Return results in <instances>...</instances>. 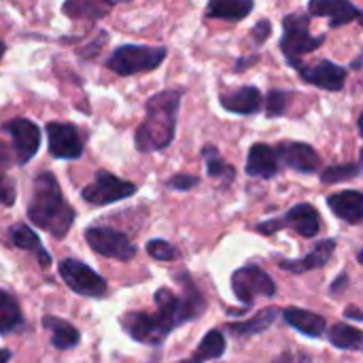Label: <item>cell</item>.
Instances as JSON below:
<instances>
[{
	"mask_svg": "<svg viewBox=\"0 0 363 363\" xmlns=\"http://www.w3.org/2000/svg\"><path fill=\"white\" fill-rule=\"evenodd\" d=\"M28 219L32 221V225L49 232L57 240L66 238L74 223V208L68 204L57 179L49 170L38 172L32 183Z\"/></svg>",
	"mask_w": 363,
	"mask_h": 363,
	"instance_id": "1",
	"label": "cell"
},
{
	"mask_svg": "<svg viewBox=\"0 0 363 363\" xmlns=\"http://www.w3.org/2000/svg\"><path fill=\"white\" fill-rule=\"evenodd\" d=\"M183 89H164L147 100L145 119L136 128L134 143L140 153L162 151L172 145Z\"/></svg>",
	"mask_w": 363,
	"mask_h": 363,
	"instance_id": "2",
	"label": "cell"
},
{
	"mask_svg": "<svg viewBox=\"0 0 363 363\" xmlns=\"http://www.w3.org/2000/svg\"><path fill=\"white\" fill-rule=\"evenodd\" d=\"M177 281L183 285L181 296H177L174 291H170L168 287H160L155 291V306L157 311L153 313V317L157 319V323L170 334L172 330L185 325L191 319H198L204 311H206V300L200 294V289L196 287V283L189 279V274H179Z\"/></svg>",
	"mask_w": 363,
	"mask_h": 363,
	"instance_id": "3",
	"label": "cell"
},
{
	"mask_svg": "<svg viewBox=\"0 0 363 363\" xmlns=\"http://www.w3.org/2000/svg\"><path fill=\"white\" fill-rule=\"evenodd\" d=\"M166 55H168L166 47L121 45L106 60V68L113 70L119 77H130V74H138V72H151L166 60Z\"/></svg>",
	"mask_w": 363,
	"mask_h": 363,
	"instance_id": "4",
	"label": "cell"
},
{
	"mask_svg": "<svg viewBox=\"0 0 363 363\" xmlns=\"http://www.w3.org/2000/svg\"><path fill=\"white\" fill-rule=\"evenodd\" d=\"M311 17L308 15H287L283 19V38H281V51L287 57V62L294 68L302 66V57L311 51H315L319 45H323V36H313L308 32Z\"/></svg>",
	"mask_w": 363,
	"mask_h": 363,
	"instance_id": "5",
	"label": "cell"
},
{
	"mask_svg": "<svg viewBox=\"0 0 363 363\" xmlns=\"http://www.w3.org/2000/svg\"><path fill=\"white\" fill-rule=\"evenodd\" d=\"M279 230H294L304 238H315L321 232V215L319 211L308 204V202H300L294 208H289L283 217L279 219H270L257 225V232L270 236Z\"/></svg>",
	"mask_w": 363,
	"mask_h": 363,
	"instance_id": "6",
	"label": "cell"
},
{
	"mask_svg": "<svg viewBox=\"0 0 363 363\" xmlns=\"http://www.w3.org/2000/svg\"><path fill=\"white\" fill-rule=\"evenodd\" d=\"M138 191V187L130 181H123L106 170H98L94 181L81 189V198L94 206H106L121 202L125 198H132Z\"/></svg>",
	"mask_w": 363,
	"mask_h": 363,
	"instance_id": "7",
	"label": "cell"
},
{
	"mask_svg": "<svg viewBox=\"0 0 363 363\" xmlns=\"http://www.w3.org/2000/svg\"><path fill=\"white\" fill-rule=\"evenodd\" d=\"M232 291L247 308H251L257 298H272L277 285L259 266H245L232 274Z\"/></svg>",
	"mask_w": 363,
	"mask_h": 363,
	"instance_id": "8",
	"label": "cell"
},
{
	"mask_svg": "<svg viewBox=\"0 0 363 363\" xmlns=\"http://www.w3.org/2000/svg\"><path fill=\"white\" fill-rule=\"evenodd\" d=\"M60 277L62 281L77 294V296H83V298H104L106 296V281L94 272L87 264L79 262V259H62L60 266Z\"/></svg>",
	"mask_w": 363,
	"mask_h": 363,
	"instance_id": "9",
	"label": "cell"
},
{
	"mask_svg": "<svg viewBox=\"0 0 363 363\" xmlns=\"http://www.w3.org/2000/svg\"><path fill=\"white\" fill-rule=\"evenodd\" d=\"M85 240H87L89 249L102 257L130 262L136 255V245L130 242V238L123 232H117L113 228L91 225L85 230Z\"/></svg>",
	"mask_w": 363,
	"mask_h": 363,
	"instance_id": "10",
	"label": "cell"
},
{
	"mask_svg": "<svg viewBox=\"0 0 363 363\" xmlns=\"http://www.w3.org/2000/svg\"><path fill=\"white\" fill-rule=\"evenodd\" d=\"M2 130L11 136L13 140V149H15V160L19 166H26L38 151L40 147V128L26 119V117H15L9 119Z\"/></svg>",
	"mask_w": 363,
	"mask_h": 363,
	"instance_id": "11",
	"label": "cell"
},
{
	"mask_svg": "<svg viewBox=\"0 0 363 363\" xmlns=\"http://www.w3.org/2000/svg\"><path fill=\"white\" fill-rule=\"evenodd\" d=\"M47 138H49V153L55 160H79L83 155L85 143L81 132L72 123L64 121H49L47 123Z\"/></svg>",
	"mask_w": 363,
	"mask_h": 363,
	"instance_id": "12",
	"label": "cell"
},
{
	"mask_svg": "<svg viewBox=\"0 0 363 363\" xmlns=\"http://www.w3.org/2000/svg\"><path fill=\"white\" fill-rule=\"evenodd\" d=\"M121 328L132 340L149 347H160L168 338V332L157 323V319L151 313H140V311L125 313L121 317Z\"/></svg>",
	"mask_w": 363,
	"mask_h": 363,
	"instance_id": "13",
	"label": "cell"
},
{
	"mask_svg": "<svg viewBox=\"0 0 363 363\" xmlns=\"http://www.w3.org/2000/svg\"><path fill=\"white\" fill-rule=\"evenodd\" d=\"M277 157L283 166L302 172V174H313L321 168V157L319 153L306 145V143H296V140H283L274 147Z\"/></svg>",
	"mask_w": 363,
	"mask_h": 363,
	"instance_id": "14",
	"label": "cell"
},
{
	"mask_svg": "<svg viewBox=\"0 0 363 363\" xmlns=\"http://www.w3.org/2000/svg\"><path fill=\"white\" fill-rule=\"evenodd\" d=\"M300 77L325 91H340L347 83V68L330 62V60H319L315 64H304L298 68Z\"/></svg>",
	"mask_w": 363,
	"mask_h": 363,
	"instance_id": "15",
	"label": "cell"
},
{
	"mask_svg": "<svg viewBox=\"0 0 363 363\" xmlns=\"http://www.w3.org/2000/svg\"><path fill=\"white\" fill-rule=\"evenodd\" d=\"M219 102L225 111L236 115H255L262 111V91L255 85H240L236 89L223 91L219 96Z\"/></svg>",
	"mask_w": 363,
	"mask_h": 363,
	"instance_id": "16",
	"label": "cell"
},
{
	"mask_svg": "<svg viewBox=\"0 0 363 363\" xmlns=\"http://www.w3.org/2000/svg\"><path fill=\"white\" fill-rule=\"evenodd\" d=\"M308 11H311V15L330 17L332 28H342V26L359 19V13H362V9H357L349 0H313L308 4Z\"/></svg>",
	"mask_w": 363,
	"mask_h": 363,
	"instance_id": "17",
	"label": "cell"
},
{
	"mask_svg": "<svg viewBox=\"0 0 363 363\" xmlns=\"http://www.w3.org/2000/svg\"><path fill=\"white\" fill-rule=\"evenodd\" d=\"M328 206L338 219H342L351 225H357L363 221V191L345 189V191L330 194Z\"/></svg>",
	"mask_w": 363,
	"mask_h": 363,
	"instance_id": "18",
	"label": "cell"
},
{
	"mask_svg": "<svg viewBox=\"0 0 363 363\" xmlns=\"http://www.w3.org/2000/svg\"><path fill=\"white\" fill-rule=\"evenodd\" d=\"M247 174L253 179H274L279 174V157L274 147L257 143L247 153Z\"/></svg>",
	"mask_w": 363,
	"mask_h": 363,
	"instance_id": "19",
	"label": "cell"
},
{
	"mask_svg": "<svg viewBox=\"0 0 363 363\" xmlns=\"http://www.w3.org/2000/svg\"><path fill=\"white\" fill-rule=\"evenodd\" d=\"M336 251V240L334 238H325L321 242L315 245L313 251H308L302 259H283L279 262V266L287 272H294V274H302V272H311V270H317V268H323L332 255Z\"/></svg>",
	"mask_w": 363,
	"mask_h": 363,
	"instance_id": "20",
	"label": "cell"
},
{
	"mask_svg": "<svg viewBox=\"0 0 363 363\" xmlns=\"http://www.w3.org/2000/svg\"><path fill=\"white\" fill-rule=\"evenodd\" d=\"M9 238H11V245H13V247H17V249H21V251H30V253L36 257V262H38V266H40L43 270L49 268L51 255H49V251L43 247L40 238L36 236V232H32L30 225H23V223L11 225V228H9Z\"/></svg>",
	"mask_w": 363,
	"mask_h": 363,
	"instance_id": "21",
	"label": "cell"
},
{
	"mask_svg": "<svg viewBox=\"0 0 363 363\" xmlns=\"http://www.w3.org/2000/svg\"><path fill=\"white\" fill-rule=\"evenodd\" d=\"M283 319L289 328L298 330L300 334L308 336V338H321L325 334V328H328V321L317 315V313H311V311H302V308H296V306H289L283 311Z\"/></svg>",
	"mask_w": 363,
	"mask_h": 363,
	"instance_id": "22",
	"label": "cell"
},
{
	"mask_svg": "<svg viewBox=\"0 0 363 363\" xmlns=\"http://www.w3.org/2000/svg\"><path fill=\"white\" fill-rule=\"evenodd\" d=\"M43 325H45V330L51 332V347L57 351L74 349L81 340V332L72 323H68L60 317H43Z\"/></svg>",
	"mask_w": 363,
	"mask_h": 363,
	"instance_id": "23",
	"label": "cell"
},
{
	"mask_svg": "<svg viewBox=\"0 0 363 363\" xmlns=\"http://www.w3.org/2000/svg\"><path fill=\"white\" fill-rule=\"evenodd\" d=\"M279 319V308H264L262 313H257L255 317L247 319V321H240V323H230L228 325V332L236 338H249V336H255V334H262L266 332L268 328H272V323Z\"/></svg>",
	"mask_w": 363,
	"mask_h": 363,
	"instance_id": "24",
	"label": "cell"
},
{
	"mask_svg": "<svg viewBox=\"0 0 363 363\" xmlns=\"http://www.w3.org/2000/svg\"><path fill=\"white\" fill-rule=\"evenodd\" d=\"M255 4L251 0H213L206 6L208 19H228V21H240L245 19Z\"/></svg>",
	"mask_w": 363,
	"mask_h": 363,
	"instance_id": "25",
	"label": "cell"
},
{
	"mask_svg": "<svg viewBox=\"0 0 363 363\" xmlns=\"http://www.w3.org/2000/svg\"><path fill=\"white\" fill-rule=\"evenodd\" d=\"M21 325H23V315H21L19 302L9 291L0 289V334L9 336L21 330Z\"/></svg>",
	"mask_w": 363,
	"mask_h": 363,
	"instance_id": "26",
	"label": "cell"
},
{
	"mask_svg": "<svg viewBox=\"0 0 363 363\" xmlns=\"http://www.w3.org/2000/svg\"><path fill=\"white\" fill-rule=\"evenodd\" d=\"M330 342L342 351H363V330L353 328L351 323H334L328 332Z\"/></svg>",
	"mask_w": 363,
	"mask_h": 363,
	"instance_id": "27",
	"label": "cell"
},
{
	"mask_svg": "<svg viewBox=\"0 0 363 363\" xmlns=\"http://www.w3.org/2000/svg\"><path fill=\"white\" fill-rule=\"evenodd\" d=\"M202 157H204V164H206V172H208V177L219 179L223 185H230V183L236 179V170H234V166H232V164H228V162L219 155L217 147H213V145L204 147V149H202Z\"/></svg>",
	"mask_w": 363,
	"mask_h": 363,
	"instance_id": "28",
	"label": "cell"
},
{
	"mask_svg": "<svg viewBox=\"0 0 363 363\" xmlns=\"http://www.w3.org/2000/svg\"><path fill=\"white\" fill-rule=\"evenodd\" d=\"M223 353H225V338H223V334L219 330H211L202 338V342L198 345V349H196V353L191 357L198 363H204L208 362V359L221 357Z\"/></svg>",
	"mask_w": 363,
	"mask_h": 363,
	"instance_id": "29",
	"label": "cell"
},
{
	"mask_svg": "<svg viewBox=\"0 0 363 363\" xmlns=\"http://www.w3.org/2000/svg\"><path fill=\"white\" fill-rule=\"evenodd\" d=\"M111 6H113V2H104V4L102 2H66L62 6V11L66 15H70L72 19H81V17H85V19H98Z\"/></svg>",
	"mask_w": 363,
	"mask_h": 363,
	"instance_id": "30",
	"label": "cell"
},
{
	"mask_svg": "<svg viewBox=\"0 0 363 363\" xmlns=\"http://www.w3.org/2000/svg\"><path fill=\"white\" fill-rule=\"evenodd\" d=\"M363 174L362 162L357 164H340V166H330L321 172V181L325 185H336V183H345V181H351L355 177Z\"/></svg>",
	"mask_w": 363,
	"mask_h": 363,
	"instance_id": "31",
	"label": "cell"
},
{
	"mask_svg": "<svg viewBox=\"0 0 363 363\" xmlns=\"http://www.w3.org/2000/svg\"><path fill=\"white\" fill-rule=\"evenodd\" d=\"M289 100H291V94L289 91H283V89H270L264 104H266V115L268 117H283L287 113V106H289Z\"/></svg>",
	"mask_w": 363,
	"mask_h": 363,
	"instance_id": "32",
	"label": "cell"
},
{
	"mask_svg": "<svg viewBox=\"0 0 363 363\" xmlns=\"http://www.w3.org/2000/svg\"><path fill=\"white\" fill-rule=\"evenodd\" d=\"M147 253L157 259V262H174L181 257L179 249L174 245H170L168 240H162V238H155V240H149L147 242Z\"/></svg>",
	"mask_w": 363,
	"mask_h": 363,
	"instance_id": "33",
	"label": "cell"
},
{
	"mask_svg": "<svg viewBox=\"0 0 363 363\" xmlns=\"http://www.w3.org/2000/svg\"><path fill=\"white\" fill-rule=\"evenodd\" d=\"M198 183H200V179L194 177V174H174L172 179H168L166 187L179 189V191H187V189H194Z\"/></svg>",
	"mask_w": 363,
	"mask_h": 363,
	"instance_id": "34",
	"label": "cell"
},
{
	"mask_svg": "<svg viewBox=\"0 0 363 363\" xmlns=\"http://www.w3.org/2000/svg\"><path fill=\"white\" fill-rule=\"evenodd\" d=\"M270 32H272V23H270L268 19H262V21H257V23L253 26V30H251L253 43H255V45H262V43H266V40H268V36H270Z\"/></svg>",
	"mask_w": 363,
	"mask_h": 363,
	"instance_id": "35",
	"label": "cell"
},
{
	"mask_svg": "<svg viewBox=\"0 0 363 363\" xmlns=\"http://www.w3.org/2000/svg\"><path fill=\"white\" fill-rule=\"evenodd\" d=\"M272 363H313L311 355L302 353V351H285L279 357H274Z\"/></svg>",
	"mask_w": 363,
	"mask_h": 363,
	"instance_id": "36",
	"label": "cell"
},
{
	"mask_svg": "<svg viewBox=\"0 0 363 363\" xmlns=\"http://www.w3.org/2000/svg\"><path fill=\"white\" fill-rule=\"evenodd\" d=\"M15 202V189L11 185H0V204L11 206Z\"/></svg>",
	"mask_w": 363,
	"mask_h": 363,
	"instance_id": "37",
	"label": "cell"
},
{
	"mask_svg": "<svg viewBox=\"0 0 363 363\" xmlns=\"http://www.w3.org/2000/svg\"><path fill=\"white\" fill-rule=\"evenodd\" d=\"M345 285H349V277H347V272H345V274H340V277L332 283L330 291H332L334 296H340V291H342V287H345Z\"/></svg>",
	"mask_w": 363,
	"mask_h": 363,
	"instance_id": "38",
	"label": "cell"
},
{
	"mask_svg": "<svg viewBox=\"0 0 363 363\" xmlns=\"http://www.w3.org/2000/svg\"><path fill=\"white\" fill-rule=\"evenodd\" d=\"M345 317H347V319H359V321H363V313L362 311H357V308H353V306L345 311Z\"/></svg>",
	"mask_w": 363,
	"mask_h": 363,
	"instance_id": "39",
	"label": "cell"
},
{
	"mask_svg": "<svg viewBox=\"0 0 363 363\" xmlns=\"http://www.w3.org/2000/svg\"><path fill=\"white\" fill-rule=\"evenodd\" d=\"M13 357V353L9 349H0V363H9Z\"/></svg>",
	"mask_w": 363,
	"mask_h": 363,
	"instance_id": "40",
	"label": "cell"
},
{
	"mask_svg": "<svg viewBox=\"0 0 363 363\" xmlns=\"http://www.w3.org/2000/svg\"><path fill=\"white\" fill-rule=\"evenodd\" d=\"M357 130H359V136L363 138V111L362 115H359V121H357Z\"/></svg>",
	"mask_w": 363,
	"mask_h": 363,
	"instance_id": "41",
	"label": "cell"
},
{
	"mask_svg": "<svg viewBox=\"0 0 363 363\" xmlns=\"http://www.w3.org/2000/svg\"><path fill=\"white\" fill-rule=\"evenodd\" d=\"M4 51H6V45L0 40V60H2V55H4Z\"/></svg>",
	"mask_w": 363,
	"mask_h": 363,
	"instance_id": "42",
	"label": "cell"
},
{
	"mask_svg": "<svg viewBox=\"0 0 363 363\" xmlns=\"http://www.w3.org/2000/svg\"><path fill=\"white\" fill-rule=\"evenodd\" d=\"M357 262H359V264H362V266H363V249H362V251H359V253H357Z\"/></svg>",
	"mask_w": 363,
	"mask_h": 363,
	"instance_id": "43",
	"label": "cell"
},
{
	"mask_svg": "<svg viewBox=\"0 0 363 363\" xmlns=\"http://www.w3.org/2000/svg\"><path fill=\"white\" fill-rule=\"evenodd\" d=\"M179 363H198L194 357H189V359H185V362H179Z\"/></svg>",
	"mask_w": 363,
	"mask_h": 363,
	"instance_id": "44",
	"label": "cell"
},
{
	"mask_svg": "<svg viewBox=\"0 0 363 363\" xmlns=\"http://www.w3.org/2000/svg\"><path fill=\"white\" fill-rule=\"evenodd\" d=\"M359 23L363 26V9H362V13H359Z\"/></svg>",
	"mask_w": 363,
	"mask_h": 363,
	"instance_id": "45",
	"label": "cell"
},
{
	"mask_svg": "<svg viewBox=\"0 0 363 363\" xmlns=\"http://www.w3.org/2000/svg\"><path fill=\"white\" fill-rule=\"evenodd\" d=\"M359 162H362V166H363V151H362V157H359Z\"/></svg>",
	"mask_w": 363,
	"mask_h": 363,
	"instance_id": "46",
	"label": "cell"
}]
</instances>
